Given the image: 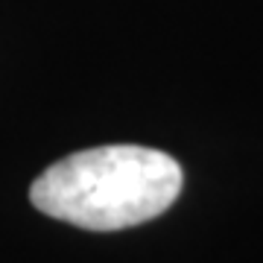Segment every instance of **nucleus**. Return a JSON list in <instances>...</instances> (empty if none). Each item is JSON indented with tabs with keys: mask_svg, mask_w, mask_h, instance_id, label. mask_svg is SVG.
Instances as JSON below:
<instances>
[{
	"mask_svg": "<svg viewBox=\"0 0 263 263\" xmlns=\"http://www.w3.org/2000/svg\"><path fill=\"white\" fill-rule=\"evenodd\" d=\"M181 193V167L149 146H97L56 161L29 187L41 214L88 228L120 231L161 216Z\"/></svg>",
	"mask_w": 263,
	"mask_h": 263,
	"instance_id": "nucleus-1",
	"label": "nucleus"
}]
</instances>
